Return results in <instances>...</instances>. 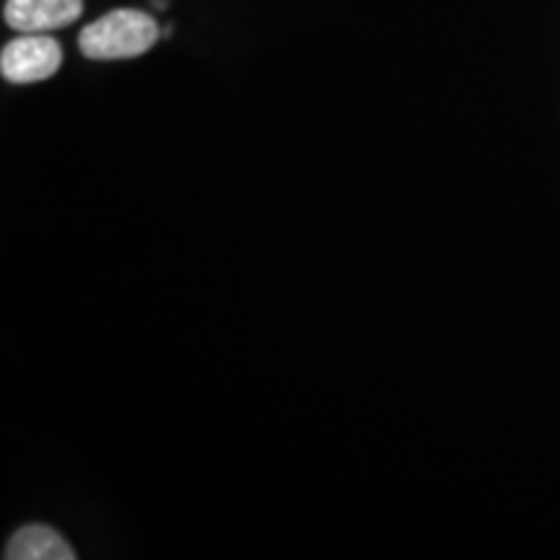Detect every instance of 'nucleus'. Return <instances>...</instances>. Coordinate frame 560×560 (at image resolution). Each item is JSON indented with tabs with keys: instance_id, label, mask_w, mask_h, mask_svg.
<instances>
[{
	"instance_id": "f257e3e1",
	"label": "nucleus",
	"mask_w": 560,
	"mask_h": 560,
	"mask_svg": "<svg viewBox=\"0 0 560 560\" xmlns=\"http://www.w3.org/2000/svg\"><path fill=\"white\" fill-rule=\"evenodd\" d=\"M161 37L159 24L145 11L117 9L83 26L79 47L89 60H128L145 55Z\"/></svg>"
},
{
	"instance_id": "20e7f679",
	"label": "nucleus",
	"mask_w": 560,
	"mask_h": 560,
	"mask_svg": "<svg viewBox=\"0 0 560 560\" xmlns=\"http://www.w3.org/2000/svg\"><path fill=\"white\" fill-rule=\"evenodd\" d=\"M5 560H73L75 550L66 542V537L52 527L30 524L21 527L9 540L3 552Z\"/></svg>"
},
{
	"instance_id": "f03ea898",
	"label": "nucleus",
	"mask_w": 560,
	"mask_h": 560,
	"mask_svg": "<svg viewBox=\"0 0 560 560\" xmlns=\"http://www.w3.org/2000/svg\"><path fill=\"white\" fill-rule=\"evenodd\" d=\"M62 62V47L50 34H21L0 52V73L11 83H39L52 79Z\"/></svg>"
},
{
	"instance_id": "7ed1b4c3",
	"label": "nucleus",
	"mask_w": 560,
	"mask_h": 560,
	"mask_svg": "<svg viewBox=\"0 0 560 560\" xmlns=\"http://www.w3.org/2000/svg\"><path fill=\"white\" fill-rule=\"evenodd\" d=\"M83 13V0H5L3 19L21 34H45L70 26Z\"/></svg>"
},
{
	"instance_id": "39448f33",
	"label": "nucleus",
	"mask_w": 560,
	"mask_h": 560,
	"mask_svg": "<svg viewBox=\"0 0 560 560\" xmlns=\"http://www.w3.org/2000/svg\"><path fill=\"white\" fill-rule=\"evenodd\" d=\"M151 3H153V5H156V9H159V11H164V9H166V0H151Z\"/></svg>"
}]
</instances>
